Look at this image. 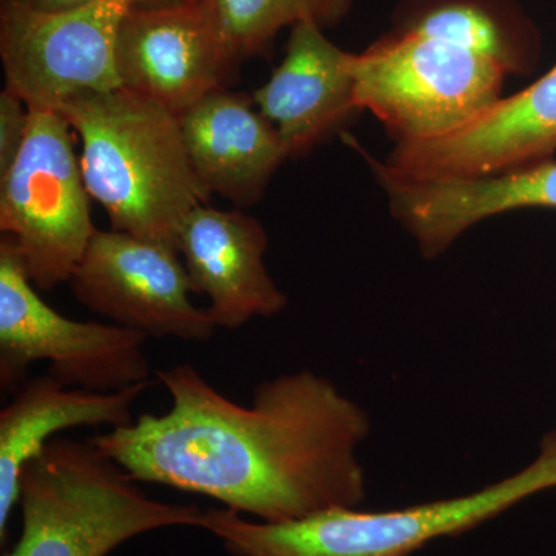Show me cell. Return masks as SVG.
<instances>
[{
  "label": "cell",
  "instance_id": "obj_20",
  "mask_svg": "<svg viewBox=\"0 0 556 556\" xmlns=\"http://www.w3.org/2000/svg\"><path fill=\"white\" fill-rule=\"evenodd\" d=\"M25 2L40 11H67L79 9L94 0H25Z\"/></svg>",
  "mask_w": 556,
  "mask_h": 556
},
{
  "label": "cell",
  "instance_id": "obj_19",
  "mask_svg": "<svg viewBox=\"0 0 556 556\" xmlns=\"http://www.w3.org/2000/svg\"><path fill=\"white\" fill-rule=\"evenodd\" d=\"M28 121V105L13 91L3 89L0 93V177L20 155L27 137Z\"/></svg>",
  "mask_w": 556,
  "mask_h": 556
},
{
  "label": "cell",
  "instance_id": "obj_16",
  "mask_svg": "<svg viewBox=\"0 0 556 556\" xmlns=\"http://www.w3.org/2000/svg\"><path fill=\"white\" fill-rule=\"evenodd\" d=\"M149 382L126 390H83L62 386L46 376L22 383L0 413V543L5 546L13 508L20 497L25 464L46 447L54 434L75 427L119 428L134 422V405Z\"/></svg>",
  "mask_w": 556,
  "mask_h": 556
},
{
  "label": "cell",
  "instance_id": "obj_17",
  "mask_svg": "<svg viewBox=\"0 0 556 556\" xmlns=\"http://www.w3.org/2000/svg\"><path fill=\"white\" fill-rule=\"evenodd\" d=\"M401 31L444 40L495 61L507 75H525L536 62L526 25L504 17L482 0H441L408 17Z\"/></svg>",
  "mask_w": 556,
  "mask_h": 556
},
{
  "label": "cell",
  "instance_id": "obj_8",
  "mask_svg": "<svg viewBox=\"0 0 556 556\" xmlns=\"http://www.w3.org/2000/svg\"><path fill=\"white\" fill-rule=\"evenodd\" d=\"M186 0H94L67 11H40L0 0V60L5 89L28 109L60 110L80 94L121 89L115 47L134 5Z\"/></svg>",
  "mask_w": 556,
  "mask_h": 556
},
{
  "label": "cell",
  "instance_id": "obj_2",
  "mask_svg": "<svg viewBox=\"0 0 556 556\" xmlns=\"http://www.w3.org/2000/svg\"><path fill=\"white\" fill-rule=\"evenodd\" d=\"M58 112L79 135L86 188L112 229L177 248L182 222L211 197L190 166L178 115L126 89L80 94Z\"/></svg>",
  "mask_w": 556,
  "mask_h": 556
},
{
  "label": "cell",
  "instance_id": "obj_3",
  "mask_svg": "<svg viewBox=\"0 0 556 556\" xmlns=\"http://www.w3.org/2000/svg\"><path fill=\"white\" fill-rule=\"evenodd\" d=\"M555 486L556 431H552L530 466L468 495L393 510L331 508L285 525L252 522L230 508H214L204 515L201 529L217 536L232 556H409L439 538L470 532Z\"/></svg>",
  "mask_w": 556,
  "mask_h": 556
},
{
  "label": "cell",
  "instance_id": "obj_5",
  "mask_svg": "<svg viewBox=\"0 0 556 556\" xmlns=\"http://www.w3.org/2000/svg\"><path fill=\"white\" fill-rule=\"evenodd\" d=\"M350 73L357 109L375 113L396 144L463 129L501 100L507 76L489 58L409 31L350 53Z\"/></svg>",
  "mask_w": 556,
  "mask_h": 556
},
{
  "label": "cell",
  "instance_id": "obj_14",
  "mask_svg": "<svg viewBox=\"0 0 556 556\" xmlns=\"http://www.w3.org/2000/svg\"><path fill=\"white\" fill-rule=\"evenodd\" d=\"M252 101L277 131L288 159L305 155L361 112L350 53L313 22L292 27L283 61Z\"/></svg>",
  "mask_w": 556,
  "mask_h": 556
},
{
  "label": "cell",
  "instance_id": "obj_11",
  "mask_svg": "<svg viewBox=\"0 0 556 556\" xmlns=\"http://www.w3.org/2000/svg\"><path fill=\"white\" fill-rule=\"evenodd\" d=\"M556 150V65L543 78L463 129L431 141L396 144L371 169L402 179L481 177L551 160Z\"/></svg>",
  "mask_w": 556,
  "mask_h": 556
},
{
  "label": "cell",
  "instance_id": "obj_9",
  "mask_svg": "<svg viewBox=\"0 0 556 556\" xmlns=\"http://www.w3.org/2000/svg\"><path fill=\"white\" fill-rule=\"evenodd\" d=\"M68 283L91 313L148 338L206 342L217 329L190 300L192 283L174 244L97 229Z\"/></svg>",
  "mask_w": 556,
  "mask_h": 556
},
{
  "label": "cell",
  "instance_id": "obj_15",
  "mask_svg": "<svg viewBox=\"0 0 556 556\" xmlns=\"http://www.w3.org/2000/svg\"><path fill=\"white\" fill-rule=\"evenodd\" d=\"M190 166L208 195L239 207L257 203L288 160L277 131L254 101L212 91L178 116Z\"/></svg>",
  "mask_w": 556,
  "mask_h": 556
},
{
  "label": "cell",
  "instance_id": "obj_7",
  "mask_svg": "<svg viewBox=\"0 0 556 556\" xmlns=\"http://www.w3.org/2000/svg\"><path fill=\"white\" fill-rule=\"evenodd\" d=\"M148 336L116 324L64 317L36 292L20 251L0 240V386L17 391L28 367L49 362V375L83 390H126L149 382Z\"/></svg>",
  "mask_w": 556,
  "mask_h": 556
},
{
  "label": "cell",
  "instance_id": "obj_13",
  "mask_svg": "<svg viewBox=\"0 0 556 556\" xmlns=\"http://www.w3.org/2000/svg\"><path fill=\"white\" fill-rule=\"evenodd\" d=\"M375 172L391 214L434 258L485 218L518 208H556V161H538L481 177L402 179Z\"/></svg>",
  "mask_w": 556,
  "mask_h": 556
},
{
  "label": "cell",
  "instance_id": "obj_12",
  "mask_svg": "<svg viewBox=\"0 0 556 556\" xmlns=\"http://www.w3.org/2000/svg\"><path fill=\"white\" fill-rule=\"evenodd\" d=\"M268 233L241 211L199 206L182 222L177 249L193 292L206 294L217 328L237 329L255 317H273L288 298L265 266Z\"/></svg>",
  "mask_w": 556,
  "mask_h": 556
},
{
  "label": "cell",
  "instance_id": "obj_6",
  "mask_svg": "<svg viewBox=\"0 0 556 556\" xmlns=\"http://www.w3.org/2000/svg\"><path fill=\"white\" fill-rule=\"evenodd\" d=\"M72 134L62 113L30 109L20 155L0 177V230L40 291L68 283L97 232Z\"/></svg>",
  "mask_w": 556,
  "mask_h": 556
},
{
  "label": "cell",
  "instance_id": "obj_18",
  "mask_svg": "<svg viewBox=\"0 0 556 556\" xmlns=\"http://www.w3.org/2000/svg\"><path fill=\"white\" fill-rule=\"evenodd\" d=\"M237 62L263 53L277 33L300 22L339 24L354 0H207Z\"/></svg>",
  "mask_w": 556,
  "mask_h": 556
},
{
  "label": "cell",
  "instance_id": "obj_1",
  "mask_svg": "<svg viewBox=\"0 0 556 556\" xmlns=\"http://www.w3.org/2000/svg\"><path fill=\"white\" fill-rule=\"evenodd\" d=\"M172 407L90 439L138 482L219 501L269 525L367 497L357 448L368 413L313 371L258 383L251 404L219 393L193 365L156 371Z\"/></svg>",
  "mask_w": 556,
  "mask_h": 556
},
{
  "label": "cell",
  "instance_id": "obj_4",
  "mask_svg": "<svg viewBox=\"0 0 556 556\" xmlns=\"http://www.w3.org/2000/svg\"><path fill=\"white\" fill-rule=\"evenodd\" d=\"M93 442L53 438L22 470V532L3 556H108L166 527H203L193 504L152 500Z\"/></svg>",
  "mask_w": 556,
  "mask_h": 556
},
{
  "label": "cell",
  "instance_id": "obj_10",
  "mask_svg": "<svg viewBox=\"0 0 556 556\" xmlns=\"http://www.w3.org/2000/svg\"><path fill=\"white\" fill-rule=\"evenodd\" d=\"M115 62L121 89L178 116L223 89L239 64L207 0L131 7L116 36Z\"/></svg>",
  "mask_w": 556,
  "mask_h": 556
}]
</instances>
